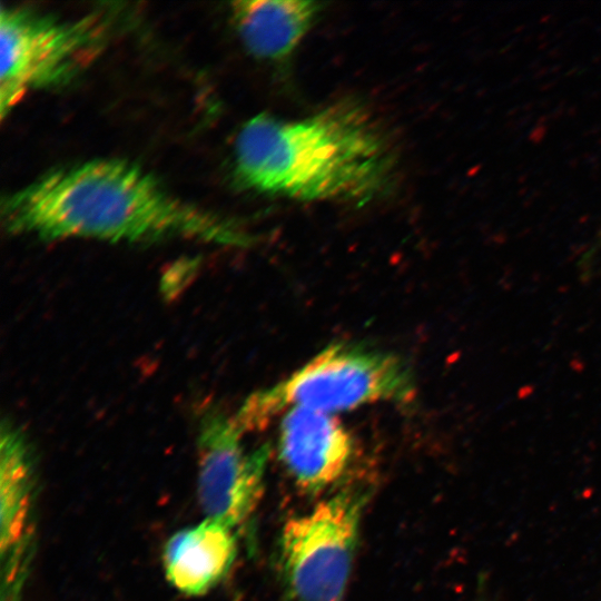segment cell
<instances>
[{
    "instance_id": "5",
    "label": "cell",
    "mask_w": 601,
    "mask_h": 601,
    "mask_svg": "<svg viewBox=\"0 0 601 601\" xmlns=\"http://www.w3.org/2000/svg\"><path fill=\"white\" fill-rule=\"evenodd\" d=\"M109 27L100 13L61 20L21 8L0 14V115L31 90L69 80L104 47Z\"/></svg>"
},
{
    "instance_id": "6",
    "label": "cell",
    "mask_w": 601,
    "mask_h": 601,
    "mask_svg": "<svg viewBox=\"0 0 601 601\" xmlns=\"http://www.w3.org/2000/svg\"><path fill=\"white\" fill-rule=\"evenodd\" d=\"M235 417L209 410L197 434V497L205 518L234 530L249 520L264 492L268 445L248 450Z\"/></svg>"
},
{
    "instance_id": "8",
    "label": "cell",
    "mask_w": 601,
    "mask_h": 601,
    "mask_svg": "<svg viewBox=\"0 0 601 601\" xmlns=\"http://www.w3.org/2000/svg\"><path fill=\"white\" fill-rule=\"evenodd\" d=\"M278 456L294 482L307 494L334 486L347 472L354 444L334 415L295 407L286 412L278 432Z\"/></svg>"
},
{
    "instance_id": "9",
    "label": "cell",
    "mask_w": 601,
    "mask_h": 601,
    "mask_svg": "<svg viewBox=\"0 0 601 601\" xmlns=\"http://www.w3.org/2000/svg\"><path fill=\"white\" fill-rule=\"evenodd\" d=\"M236 555L234 529L205 518L168 539L162 550V565L173 588L185 595L199 597L226 577Z\"/></svg>"
},
{
    "instance_id": "10",
    "label": "cell",
    "mask_w": 601,
    "mask_h": 601,
    "mask_svg": "<svg viewBox=\"0 0 601 601\" xmlns=\"http://www.w3.org/2000/svg\"><path fill=\"white\" fill-rule=\"evenodd\" d=\"M233 24L247 51L284 61L316 22L322 4L313 0H239L230 4Z\"/></svg>"
},
{
    "instance_id": "2",
    "label": "cell",
    "mask_w": 601,
    "mask_h": 601,
    "mask_svg": "<svg viewBox=\"0 0 601 601\" xmlns=\"http://www.w3.org/2000/svg\"><path fill=\"white\" fill-rule=\"evenodd\" d=\"M395 161L382 126L349 100L303 118L258 114L243 125L234 146L243 187L299 201H370L391 186Z\"/></svg>"
},
{
    "instance_id": "3",
    "label": "cell",
    "mask_w": 601,
    "mask_h": 601,
    "mask_svg": "<svg viewBox=\"0 0 601 601\" xmlns=\"http://www.w3.org/2000/svg\"><path fill=\"white\" fill-rule=\"evenodd\" d=\"M415 393L406 365L392 354L337 343L273 386L253 393L234 415L245 433L295 407L327 414L377 403H406Z\"/></svg>"
},
{
    "instance_id": "7",
    "label": "cell",
    "mask_w": 601,
    "mask_h": 601,
    "mask_svg": "<svg viewBox=\"0 0 601 601\" xmlns=\"http://www.w3.org/2000/svg\"><path fill=\"white\" fill-rule=\"evenodd\" d=\"M35 469L22 431L3 420L0 432L1 601H21L35 539Z\"/></svg>"
},
{
    "instance_id": "1",
    "label": "cell",
    "mask_w": 601,
    "mask_h": 601,
    "mask_svg": "<svg viewBox=\"0 0 601 601\" xmlns=\"http://www.w3.org/2000/svg\"><path fill=\"white\" fill-rule=\"evenodd\" d=\"M1 219L10 234L46 240L253 243L237 223L186 203L120 159H93L43 175L3 199Z\"/></svg>"
},
{
    "instance_id": "4",
    "label": "cell",
    "mask_w": 601,
    "mask_h": 601,
    "mask_svg": "<svg viewBox=\"0 0 601 601\" xmlns=\"http://www.w3.org/2000/svg\"><path fill=\"white\" fill-rule=\"evenodd\" d=\"M366 500L345 489L286 521L277 554L283 601H344Z\"/></svg>"
}]
</instances>
